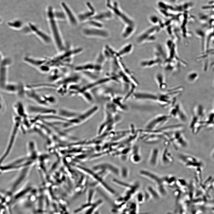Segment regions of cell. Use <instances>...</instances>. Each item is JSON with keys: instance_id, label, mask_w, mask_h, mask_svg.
<instances>
[{"instance_id": "5bb4252c", "label": "cell", "mask_w": 214, "mask_h": 214, "mask_svg": "<svg viewBox=\"0 0 214 214\" xmlns=\"http://www.w3.org/2000/svg\"><path fill=\"white\" fill-rule=\"evenodd\" d=\"M131 154L129 158L131 163L135 164H138L141 163L142 160V156L139 147L135 145L132 148Z\"/></svg>"}, {"instance_id": "7c38bea8", "label": "cell", "mask_w": 214, "mask_h": 214, "mask_svg": "<svg viewBox=\"0 0 214 214\" xmlns=\"http://www.w3.org/2000/svg\"><path fill=\"white\" fill-rule=\"evenodd\" d=\"M174 161L173 157L168 146H166L160 152V162L162 166L166 167L171 166Z\"/></svg>"}, {"instance_id": "ba28073f", "label": "cell", "mask_w": 214, "mask_h": 214, "mask_svg": "<svg viewBox=\"0 0 214 214\" xmlns=\"http://www.w3.org/2000/svg\"><path fill=\"white\" fill-rule=\"evenodd\" d=\"M159 29L158 27H155L145 30L138 37L137 40L138 43L142 44L155 41L156 39L155 34L159 31Z\"/></svg>"}, {"instance_id": "f1b7e54d", "label": "cell", "mask_w": 214, "mask_h": 214, "mask_svg": "<svg viewBox=\"0 0 214 214\" xmlns=\"http://www.w3.org/2000/svg\"><path fill=\"white\" fill-rule=\"evenodd\" d=\"M94 214H99L98 211H96Z\"/></svg>"}, {"instance_id": "d6986e66", "label": "cell", "mask_w": 214, "mask_h": 214, "mask_svg": "<svg viewBox=\"0 0 214 214\" xmlns=\"http://www.w3.org/2000/svg\"><path fill=\"white\" fill-rule=\"evenodd\" d=\"M7 26L10 28L15 30H20L24 28L23 22L19 19L14 20L8 22Z\"/></svg>"}, {"instance_id": "5b68a950", "label": "cell", "mask_w": 214, "mask_h": 214, "mask_svg": "<svg viewBox=\"0 0 214 214\" xmlns=\"http://www.w3.org/2000/svg\"><path fill=\"white\" fill-rule=\"evenodd\" d=\"M170 144L175 150L180 148H185L188 145V142L183 134L180 130L174 131L168 138Z\"/></svg>"}, {"instance_id": "9a60e30c", "label": "cell", "mask_w": 214, "mask_h": 214, "mask_svg": "<svg viewBox=\"0 0 214 214\" xmlns=\"http://www.w3.org/2000/svg\"><path fill=\"white\" fill-rule=\"evenodd\" d=\"M75 70L78 72H97V66L95 63H87L76 66Z\"/></svg>"}, {"instance_id": "4316f807", "label": "cell", "mask_w": 214, "mask_h": 214, "mask_svg": "<svg viewBox=\"0 0 214 214\" xmlns=\"http://www.w3.org/2000/svg\"><path fill=\"white\" fill-rule=\"evenodd\" d=\"M88 24L90 26L96 28H103V24L100 21L94 19L93 20L89 21Z\"/></svg>"}, {"instance_id": "603a6c76", "label": "cell", "mask_w": 214, "mask_h": 214, "mask_svg": "<svg viewBox=\"0 0 214 214\" xmlns=\"http://www.w3.org/2000/svg\"><path fill=\"white\" fill-rule=\"evenodd\" d=\"M103 201L101 200L96 202L89 208L84 214H94L96 211V210L103 203Z\"/></svg>"}, {"instance_id": "30bf717a", "label": "cell", "mask_w": 214, "mask_h": 214, "mask_svg": "<svg viewBox=\"0 0 214 214\" xmlns=\"http://www.w3.org/2000/svg\"><path fill=\"white\" fill-rule=\"evenodd\" d=\"M139 174L142 177L154 183L156 186L164 184L163 176H160L151 171L144 169H141L139 171Z\"/></svg>"}, {"instance_id": "3957f363", "label": "cell", "mask_w": 214, "mask_h": 214, "mask_svg": "<svg viewBox=\"0 0 214 214\" xmlns=\"http://www.w3.org/2000/svg\"><path fill=\"white\" fill-rule=\"evenodd\" d=\"M98 109L97 106H92L88 110L82 113H78L73 118L67 120L65 124V127L67 128L73 127L78 126L89 119Z\"/></svg>"}, {"instance_id": "9c48e42d", "label": "cell", "mask_w": 214, "mask_h": 214, "mask_svg": "<svg viewBox=\"0 0 214 214\" xmlns=\"http://www.w3.org/2000/svg\"><path fill=\"white\" fill-rule=\"evenodd\" d=\"M28 26L30 29V33L34 34L44 43L49 44L52 40L50 36L35 24L30 23H28Z\"/></svg>"}, {"instance_id": "d4e9b609", "label": "cell", "mask_w": 214, "mask_h": 214, "mask_svg": "<svg viewBox=\"0 0 214 214\" xmlns=\"http://www.w3.org/2000/svg\"><path fill=\"white\" fill-rule=\"evenodd\" d=\"M106 59V58L102 51L98 54L94 63L96 64L103 66V65Z\"/></svg>"}, {"instance_id": "ffe728a7", "label": "cell", "mask_w": 214, "mask_h": 214, "mask_svg": "<svg viewBox=\"0 0 214 214\" xmlns=\"http://www.w3.org/2000/svg\"><path fill=\"white\" fill-rule=\"evenodd\" d=\"M164 184L169 187L175 186L177 178L172 175H169L163 176Z\"/></svg>"}, {"instance_id": "ac0fdd59", "label": "cell", "mask_w": 214, "mask_h": 214, "mask_svg": "<svg viewBox=\"0 0 214 214\" xmlns=\"http://www.w3.org/2000/svg\"><path fill=\"white\" fill-rule=\"evenodd\" d=\"M161 63V62L155 57L154 59H150L142 60L140 65L142 67H150L155 66Z\"/></svg>"}, {"instance_id": "6da1fadb", "label": "cell", "mask_w": 214, "mask_h": 214, "mask_svg": "<svg viewBox=\"0 0 214 214\" xmlns=\"http://www.w3.org/2000/svg\"><path fill=\"white\" fill-rule=\"evenodd\" d=\"M178 158L184 167L193 173V179L196 182L200 183L203 180L202 174L205 167L204 162L195 156L186 153H180Z\"/></svg>"}, {"instance_id": "52a82bcc", "label": "cell", "mask_w": 214, "mask_h": 214, "mask_svg": "<svg viewBox=\"0 0 214 214\" xmlns=\"http://www.w3.org/2000/svg\"><path fill=\"white\" fill-rule=\"evenodd\" d=\"M0 88L3 90L7 82L8 68L12 64V59L9 57L3 56L1 54Z\"/></svg>"}, {"instance_id": "7402d4cb", "label": "cell", "mask_w": 214, "mask_h": 214, "mask_svg": "<svg viewBox=\"0 0 214 214\" xmlns=\"http://www.w3.org/2000/svg\"><path fill=\"white\" fill-rule=\"evenodd\" d=\"M19 86L17 83L8 82L3 90L9 93H16L18 92Z\"/></svg>"}, {"instance_id": "e0dca14e", "label": "cell", "mask_w": 214, "mask_h": 214, "mask_svg": "<svg viewBox=\"0 0 214 214\" xmlns=\"http://www.w3.org/2000/svg\"><path fill=\"white\" fill-rule=\"evenodd\" d=\"M155 79L159 89L163 90L166 89L167 85L164 75L162 73H157L155 75Z\"/></svg>"}, {"instance_id": "484cf974", "label": "cell", "mask_w": 214, "mask_h": 214, "mask_svg": "<svg viewBox=\"0 0 214 214\" xmlns=\"http://www.w3.org/2000/svg\"><path fill=\"white\" fill-rule=\"evenodd\" d=\"M130 174V170L127 167H123L120 170V175L124 179H127L129 177Z\"/></svg>"}, {"instance_id": "8992f818", "label": "cell", "mask_w": 214, "mask_h": 214, "mask_svg": "<svg viewBox=\"0 0 214 214\" xmlns=\"http://www.w3.org/2000/svg\"><path fill=\"white\" fill-rule=\"evenodd\" d=\"M171 118L169 114H161L157 115L147 123L144 130L147 131L157 130L163 127Z\"/></svg>"}, {"instance_id": "7a4b0ae2", "label": "cell", "mask_w": 214, "mask_h": 214, "mask_svg": "<svg viewBox=\"0 0 214 214\" xmlns=\"http://www.w3.org/2000/svg\"><path fill=\"white\" fill-rule=\"evenodd\" d=\"M47 17L51 37L57 50L59 52L64 51L66 47L54 14L50 11Z\"/></svg>"}, {"instance_id": "44dd1931", "label": "cell", "mask_w": 214, "mask_h": 214, "mask_svg": "<svg viewBox=\"0 0 214 214\" xmlns=\"http://www.w3.org/2000/svg\"><path fill=\"white\" fill-rule=\"evenodd\" d=\"M135 28L133 25H127L122 32V37L125 39L130 37L134 33Z\"/></svg>"}, {"instance_id": "8fae6325", "label": "cell", "mask_w": 214, "mask_h": 214, "mask_svg": "<svg viewBox=\"0 0 214 214\" xmlns=\"http://www.w3.org/2000/svg\"><path fill=\"white\" fill-rule=\"evenodd\" d=\"M169 114L171 117L175 118L182 122H185L187 119L185 113L179 103H175L171 107Z\"/></svg>"}, {"instance_id": "cb8c5ba5", "label": "cell", "mask_w": 214, "mask_h": 214, "mask_svg": "<svg viewBox=\"0 0 214 214\" xmlns=\"http://www.w3.org/2000/svg\"><path fill=\"white\" fill-rule=\"evenodd\" d=\"M146 191L149 194L150 196L153 198L158 199L161 196L157 189L151 186H149L147 187Z\"/></svg>"}, {"instance_id": "83f0119b", "label": "cell", "mask_w": 214, "mask_h": 214, "mask_svg": "<svg viewBox=\"0 0 214 214\" xmlns=\"http://www.w3.org/2000/svg\"><path fill=\"white\" fill-rule=\"evenodd\" d=\"M145 194L142 192H139L137 195V199L138 202H142L145 198Z\"/></svg>"}, {"instance_id": "4fadbf2b", "label": "cell", "mask_w": 214, "mask_h": 214, "mask_svg": "<svg viewBox=\"0 0 214 214\" xmlns=\"http://www.w3.org/2000/svg\"><path fill=\"white\" fill-rule=\"evenodd\" d=\"M160 152L157 147L152 149L150 153L148 160L147 164L152 167H155L160 162Z\"/></svg>"}, {"instance_id": "2e32d148", "label": "cell", "mask_w": 214, "mask_h": 214, "mask_svg": "<svg viewBox=\"0 0 214 214\" xmlns=\"http://www.w3.org/2000/svg\"><path fill=\"white\" fill-rule=\"evenodd\" d=\"M133 46L131 43L127 44L117 51L116 57L119 59L123 56L130 54L133 51Z\"/></svg>"}, {"instance_id": "277c9868", "label": "cell", "mask_w": 214, "mask_h": 214, "mask_svg": "<svg viewBox=\"0 0 214 214\" xmlns=\"http://www.w3.org/2000/svg\"><path fill=\"white\" fill-rule=\"evenodd\" d=\"M81 33L84 36L91 38L106 39L108 38L110 36L109 32L103 28H96L89 26L83 28L81 30Z\"/></svg>"}]
</instances>
